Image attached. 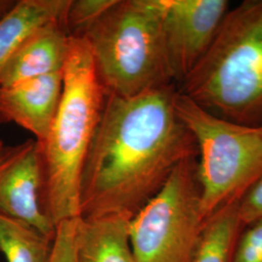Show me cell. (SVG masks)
Instances as JSON below:
<instances>
[{
    "mask_svg": "<svg viewBox=\"0 0 262 262\" xmlns=\"http://www.w3.org/2000/svg\"><path fill=\"white\" fill-rule=\"evenodd\" d=\"M63 89V71L0 89V123L14 122L46 139L55 120Z\"/></svg>",
    "mask_w": 262,
    "mask_h": 262,
    "instance_id": "9",
    "label": "cell"
},
{
    "mask_svg": "<svg viewBox=\"0 0 262 262\" xmlns=\"http://www.w3.org/2000/svg\"><path fill=\"white\" fill-rule=\"evenodd\" d=\"M69 0H19L0 19V79L21 42L38 28L63 19Z\"/></svg>",
    "mask_w": 262,
    "mask_h": 262,
    "instance_id": "12",
    "label": "cell"
},
{
    "mask_svg": "<svg viewBox=\"0 0 262 262\" xmlns=\"http://www.w3.org/2000/svg\"><path fill=\"white\" fill-rule=\"evenodd\" d=\"M164 36L176 85L211 46L227 14L226 0H163Z\"/></svg>",
    "mask_w": 262,
    "mask_h": 262,
    "instance_id": "7",
    "label": "cell"
},
{
    "mask_svg": "<svg viewBox=\"0 0 262 262\" xmlns=\"http://www.w3.org/2000/svg\"><path fill=\"white\" fill-rule=\"evenodd\" d=\"M70 36L63 19L35 29L19 45L0 79V89L38 77L62 72L69 52Z\"/></svg>",
    "mask_w": 262,
    "mask_h": 262,
    "instance_id": "10",
    "label": "cell"
},
{
    "mask_svg": "<svg viewBox=\"0 0 262 262\" xmlns=\"http://www.w3.org/2000/svg\"><path fill=\"white\" fill-rule=\"evenodd\" d=\"M130 220L118 214L80 216L76 262H137L131 247Z\"/></svg>",
    "mask_w": 262,
    "mask_h": 262,
    "instance_id": "11",
    "label": "cell"
},
{
    "mask_svg": "<svg viewBox=\"0 0 262 262\" xmlns=\"http://www.w3.org/2000/svg\"><path fill=\"white\" fill-rule=\"evenodd\" d=\"M232 262H262V221L244 227Z\"/></svg>",
    "mask_w": 262,
    "mask_h": 262,
    "instance_id": "16",
    "label": "cell"
},
{
    "mask_svg": "<svg viewBox=\"0 0 262 262\" xmlns=\"http://www.w3.org/2000/svg\"><path fill=\"white\" fill-rule=\"evenodd\" d=\"M259 128H260V129L262 130V124L261 125H259Z\"/></svg>",
    "mask_w": 262,
    "mask_h": 262,
    "instance_id": "21",
    "label": "cell"
},
{
    "mask_svg": "<svg viewBox=\"0 0 262 262\" xmlns=\"http://www.w3.org/2000/svg\"><path fill=\"white\" fill-rule=\"evenodd\" d=\"M116 0H69L63 25L70 37H82Z\"/></svg>",
    "mask_w": 262,
    "mask_h": 262,
    "instance_id": "15",
    "label": "cell"
},
{
    "mask_svg": "<svg viewBox=\"0 0 262 262\" xmlns=\"http://www.w3.org/2000/svg\"><path fill=\"white\" fill-rule=\"evenodd\" d=\"M79 217L56 225L50 262H76V232Z\"/></svg>",
    "mask_w": 262,
    "mask_h": 262,
    "instance_id": "17",
    "label": "cell"
},
{
    "mask_svg": "<svg viewBox=\"0 0 262 262\" xmlns=\"http://www.w3.org/2000/svg\"><path fill=\"white\" fill-rule=\"evenodd\" d=\"M163 0H116L82 37L105 94L133 97L176 84L164 36Z\"/></svg>",
    "mask_w": 262,
    "mask_h": 262,
    "instance_id": "4",
    "label": "cell"
},
{
    "mask_svg": "<svg viewBox=\"0 0 262 262\" xmlns=\"http://www.w3.org/2000/svg\"><path fill=\"white\" fill-rule=\"evenodd\" d=\"M238 203L222 207L207 219L189 262H232L235 247L245 227Z\"/></svg>",
    "mask_w": 262,
    "mask_h": 262,
    "instance_id": "13",
    "label": "cell"
},
{
    "mask_svg": "<svg viewBox=\"0 0 262 262\" xmlns=\"http://www.w3.org/2000/svg\"><path fill=\"white\" fill-rule=\"evenodd\" d=\"M54 239L0 211V251L7 262H50Z\"/></svg>",
    "mask_w": 262,
    "mask_h": 262,
    "instance_id": "14",
    "label": "cell"
},
{
    "mask_svg": "<svg viewBox=\"0 0 262 262\" xmlns=\"http://www.w3.org/2000/svg\"><path fill=\"white\" fill-rule=\"evenodd\" d=\"M176 84L133 97L105 94L80 187V216L132 219L184 159L198 156L196 142L175 110Z\"/></svg>",
    "mask_w": 262,
    "mask_h": 262,
    "instance_id": "1",
    "label": "cell"
},
{
    "mask_svg": "<svg viewBox=\"0 0 262 262\" xmlns=\"http://www.w3.org/2000/svg\"><path fill=\"white\" fill-rule=\"evenodd\" d=\"M105 92L83 37H70L63 89L46 139L37 143L41 206L53 225L80 216L84 161L103 107Z\"/></svg>",
    "mask_w": 262,
    "mask_h": 262,
    "instance_id": "2",
    "label": "cell"
},
{
    "mask_svg": "<svg viewBox=\"0 0 262 262\" xmlns=\"http://www.w3.org/2000/svg\"><path fill=\"white\" fill-rule=\"evenodd\" d=\"M41 183L36 141L28 139L0 150V211L54 239L56 226L45 215L40 202Z\"/></svg>",
    "mask_w": 262,
    "mask_h": 262,
    "instance_id": "8",
    "label": "cell"
},
{
    "mask_svg": "<svg viewBox=\"0 0 262 262\" xmlns=\"http://www.w3.org/2000/svg\"><path fill=\"white\" fill-rule=\"evenodd\" d=\"M16 1H11V0H0V19L4 17L12 7L15 5Z\"/></svg>",
    "mask_w": 262,
    "mask_h": 262,
    "instance_id": "19",
    "label": "cell"
},
{
    "mask_svg": "<svg viewBox=\"0 0 262 262\" xmlns=\"http://www.w3.org/2000/svg\"><path fill=\"white\" fill-rule=\"evenodd\" d=\"M207 219L201 207L197 156L184 159L129 223L137 262H189Z\"/></svg>",
    "mask_w": 262,
    "mask_h": 262,
    "instance_id": "6",
    "label": "cell"
},
{
    "mask_svg": "<svg viewBox=\"0 0 262 262\" xmlns=\"http://www.w3.org/2000/svg\"><path fill=\"white\" fill-rule=\"evenodd\" d=\"M238 214L245 226L262 221V179L239 201Z\"/></svg>",
    "mask_w": 262,
    "mask_h": 262,
    "instance_id": "18",
    "label": "cell"
},
{
    "mask_svg": "<svg viewBox=\"0 0 262 262\" xmlns=\"http://www.w3.org/2000/svg\"><path fill=\"white\" fill-rule=\"evenodd\" d=\"M3 147H4V144H3L2 141L0 140V150H1Z\"/></svg>",
    "mask_w": 262,
    "mask_h": 262,
    "instance_id": "20",
    "label": "cell"
},
{
    "mask_svg": "<svg viewBox=\"0 0 262 262\" xmlns=\"http://www.w3.org/2000/svg\"><path fill=\"white\" fill-rule=\"evenodd\" d=\"M175 110L196 142L201 207L208 219L262 179V130L229 122L177 93Z\"/></svg>",
    "mask_w": 262,
    "mask_h": 262,
    "instance_id": "5",
    "label": "cell"
},
{
    "mask_svg": "<svg viewBox=\"0 0 262 262\" xmlns=\"http://www.w3.org/2000/svg\"><path fill=\"white\" fill-rule=\"evenodd\" d=\"M219 118L262 124V0L227 12L211 46L177 86Z\"/></svg>",
    "mask_w": 262,
    "mask_h": 262,
    "instance_id": "3",
    "label": "cell"
}]
</instances>
